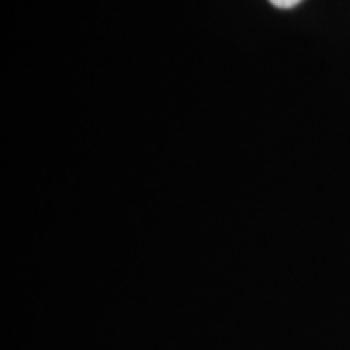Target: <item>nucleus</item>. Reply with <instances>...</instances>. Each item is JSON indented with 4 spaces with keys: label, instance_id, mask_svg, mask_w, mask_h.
Listing matches in <instances>:
<instances>
[{
    "label": "nucleus",
    "instance_id": "nucleus-1",
    "mask_svg": "<svg viewBox=\"0 0 350 350\" xmlns=\"http://www.w3.org/2000/svg\"><path fill=\"white\" fill-rule=\"evenodd\" d=\"M273 6L276 8H292V6H296V4H300L301 0H269Z\"/></svg>",
    "mask_w": 350,
    "mask_h": 350
}]
</instances>
